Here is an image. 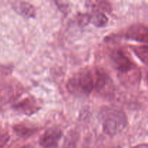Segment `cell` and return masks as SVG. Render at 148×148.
I'll list each match as a JSON object with an SVG mask.
<instances>
[{"instance_id": "cell-2", "label": "cell", "mask_w": 148, "mask_h": 148, "mask_svg": "<svg viewBox=\"0 0 148 148\" xmlns=\"http://www.w3.org/2000/svg\"><path fill=\"white\" fill-rule=\"evenodd\" d=\"M100 119L104 133L110 137H114L121 133L128 124L125 113L116 108L108 107L101 110Z\"/></svg>"}, {"instance_id": "cell-4", "label": "cell", "mask_w": 148, "mask_h": 148, "mask_svg": "<svg viewBox=\"0 0 148 148\" xmlns=\"http://www.w3.org/2000/svg\"><path fill=\"white\" fill-rule=\"evenodd\" d=\"M63 132L59 127L48 129L39 139V145L42 148H57Z\"/></svg>"}, {"instance_id": "cell-15", "label": "cell", "mask_w": 148, "mask_h": 148, "mask_svg": "<svg viewBox=\"0 0 148 148\" xmlns=\"http://www.w3.org/2000/svg\"><path fill=\"white\" fill-rule=\"evenodd\" d=\"M54 1L56 3V4L60 7L61 10H63V8L65 7V5L64 4V3L62 2V0H54Z\"/></svg>"}, {"instance_id": "cell-13", "label": "cell", "mask_w": 148, "mask_h": 148, "mask_svg": "<svg viewBox=\"0 0 148 148\" xmlns=\"http://www.w3.org/2000/svg\"><path fill=\"white\" fill-rule=\"evenodd\" d=\"M134 53L144 64L147 63L148 47L147 44L143 46H137L132 47Z\"/></svg>"}, {"instance_id": "cell-6", "label": "cell", "mask_w": 148, "mask_h": 148, "mask_svg": "<svg viewBox=\"0 0 148 148\" xmlns=\"http://www.w3.org/2000/svg\"><path fill=\"white\" fill-rule=\"evenodd\" d=\"M125 37L130 40H135L147 44L148 31L147 26L141 23H136L130 26L125 32Z\"/></svg>"}, {"instance_id": "cell-3", "label": "cell", "mask_w": 148, "mask_h": 148, "mask_svg": "<svg viewBox=\"0 0 148 148\" xmlns=\"http://www.w3.org/2000/svg\"><path fill=\"white\" fill-rule=\"evenodd\" d=\"M111 59L117 70L121 75V80L130 84H136L140 80V72L137 65L126 55L123 51L114 50Z\"/></svg>"}, {"instance_id": "cell-12", "label": "cell", "mask_w": 148, "mask_h": 148, "mask_svg": "<svg viewBox=\"0 0 148 148\" xmlns=\"http://www.w3.org/2000/svg\"><path fill=\"white\" fill-rule=\"evenodd\" d=\"M78 141H79L78 132L75 130H71L65 137L63 148H77Z\"/></svg>"}, {"instance_id": "cell-11", "label": "cell", "mask_w": 148, "mask_h": 148, "mask_svg": "<svg viewBox=\"0 0 148 148\" xmlns=\"http://www.w3.org/2000/svg\"><path fill=\"white\" fill-rule=\"evenodd\" d=\"M108 19L103 12H93V14H90L89 23H92L97 27H103L108 24Z\"/></svg>"}, {"instance_id": "cell-1", "label": "cell", "mask_w": 148, "mask_h": 148, "mask_svg": "<svg viewBox=\"0 0 148 148\" xmlns=\"http://www.w3.org/2000/svg\"><path fill=\"white\" fill-rule=\"evenodd\" d=\"M96 70L83 69L75 74L66 83L68 91L76 96H88L95 89Z\"/></svg>"}, {"instance_id": "cell-5", "label": "cell", "mask_w": 148, "mask_h": 148, "mask_svg": "<svg viewBox=\"0 0 148 148\" xmlns=\"http://www.w3.org/2000/svg\"><path fill=\"white\" fill-rule=\"evenodd\" d=\"M13 108L20 114L30 116L37 113L40 109V106L35 98L27 97L16 103L13 106Z\"/></svg>"}, {"instance_id": "cell-7", "label": "cell", "mask_w": 148, "mask_h": 148, "mask_svg": "<svg viewBox=\"0 0 148 148\" xmlns=\"http://www.w3.org/2000/svg\"><path fill=\"white\" fill-rule=\"evenodd\" d=\"M18 95V91L12 85L0 82V111L12 102Z\"/></svg>"}, {"instance_id": "cell-16", "label": "cell", "mask_w": 148, "mask_h": 148, "mask_svg": "<svg viewBox=\"0 0 148 148\" xmlns=\"http://www.w3.org/2000/svg\"><path fill=\"white\" fill-rule=\"evenodd\" d=\"M132 148H148V145L147 144H141L139 145L134 146V147Z\"/></svg>"}, {"instance_id": "cell-17", "label": "cell", "mask_w": 148, "mask_h": 148, "mask_svg": "<svg viewBox=\"0 0 148 148\" xmlns=\"http://www.w3.org/2000/svg\"><path fill=\"white\" fill-rule=\"evenodd\" d=\"M20 148H34V147H33V146H31V145H24V146H23V147H21Z\"/></svg>"}, {"instance_id": "cell-9", "label": "cell", "mask_w": 148, "mask_h": 148, "mask_svg": "<svg viewBox=\"0 0 148 148\" xmlns=\"http://www.w3.org/2000/svg\"><path fill=\"white\" fill-rule=\"evenodd\" d=\"M38 130V128L25 124H18L13 126V131L16 135L21 138H28L34 135Z\"/></svg>"}, {"instance_id": "cell-18", "label": "cell", "mask_w": 148, "mask_h": 148, "mask_svg": "<svg viewBox=\"0 0 148 148\" xmlns=\"http://www.w3.org/2000/svg\"><path fill=\"white\" fill-rule=\"evenodd\" d=\"M111 148H121L120 147H111Z\"/></svg>"}, {"instance_id": "cell-8", "label": "cell", "mask_w": 148, "mask_h": 148, "mask_svg": "<svg viewBox=\"0 0 148 148\" xmlns=\"http://www.w3.org/2000/svg\"><path fill=\"white\" fill-rule=\"evenodd\" d=\"M12 7L14 11L23 17L33 18L36 16V10L30 3L24 1H16L13 3Z\"/></svg>"}, {"instance_id": "cell-14", "label": "cell", "mask_w": 148, "mask_h": 148, "mask_svg": "<svg viewBox=\"0 0 148 148\" xmlns=\"http://www.w3.org/2000/svg\"><path fill=\"white\" fill-rule=\"evenodd\" d=\"M10 139V136L8 132L4 129L0 128V148L4 147Z\"/></svg>"}, {"instance_id": "cell-10", "label": "cell", "mask_w": 148, "mask_h": 148, "mask_svg": "<svg viewBox=\"0 0 148 148\" xmlns=\"http://www.w3.org/2000/svg\"><path fill=\"white\" fill-rule=\"evenodd\" d=\"M88 6L93 12H110L111 5L108 0H88Z\"/></svg>"}]
</instances>
